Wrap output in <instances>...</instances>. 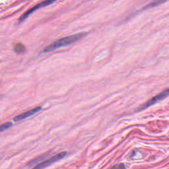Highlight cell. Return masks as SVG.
<instances>
[{
    "label": "cell",
    "mask_w": 169,
    "mask_h": 169,
    "mask_svg": "<svg viewBox=\"0 0 169 169\" xmlns=\"http://www.w3.org/2000/svg\"><path fill=\"white\" fill-rule=\"evenodd\" d=\"M56 1H57V0H46V1H44L41 3L37 4V6H35L34 7L30 9L29 11H27L26 13H25L24 14L20 17L19 22H20V23H22V22H23L30 15L32 14V13L34 11H36L37 10H39V9H41L42 7H46V6L50 5V4H52L53 3H54Z\"/></svg>",
    "instance_id": "7a4b0ae2"
},
{
    "label": "cell",
    "mask_w": 169,
    "mask_h": 169,
    "mask_svg": "<svg viewBox=\"0 0 169 169\" xmlns=\"http://www.w3.org/2000/svg\"><path fill=\"white\" fill-rule=\"evenodd\" d=\"M41 110H42L41 106H37V107H36V108H33L29 111H26V112H23L21 114L16 116L13 118V120H14L15 122L21 121V120H25L26 118L30 117L31 116L38 113Z\"/></svg>",
    "instance_id": "5b68a950"
},
{
    "label": "cell",
    "mask_w": 169,
    "mask_h": 169,
    "mask_svg": "<svg viewBox=\"0 0 169 169\" xmlns=\"http://www.w3.org/2000/svg\"><path fill=\"white\" fill-rule=\"evenodd\" d=\"M12 125L13 124L11 122H7L2 124V125H0V133L7 130L9 128H10L12 126Z\"/></svg>",
    "instance_id": "ba28073f"
},
{
    "label": "cell",
    "mask_w": 169,
    "mask_h": 169,
    "mask_svg": "<svg viewBox=\"0 0 169 169\" xmlns=\"http://www.w3.org/2000/svg\"><path fill=\"white\" fill-rule=\"evenodd\" d=\"M67 155V152L66 151H63V152H61L58 154H57L56 155H54V156L52 157L51 158L48 159L47 160H46L45 161H44L42 163H41L38 164L37 166H35L34 168H46L48 166H50V164L54 163L57 161H60V159H63L65 155Z\"/></svg>",
    "instance_id": "3957f363"
},
{
    "label": "cell",
    "mask_w": 169,
    "mask_h": 169,
    "mask_svg": "<svg viewBox=\"0 0 169 169\" xmlns=\"http://www.w3.org/2000/svg\"><path fill=\"white\" fill-rule=\"evenodd\" d=\"M169 95V88L167 90H164V91L161 92V93H159V95H157V96H155L154 97H153L152 99H150L149 101L147 102L145 104H144L143 105H142L141 106V108H139L138 110H142L145 108H147L149 107L151 105H153V104L157 103L158 101L164 99H165L166 97H167Z\"/></svg>",
    "instance_id": "277c9868"
},
{
    "label": "cell",
    "mask_w": 169,
    "mask_h": 169,
    "mask_svg": "<svg viewBox=\"0 0 169 169\" xmlns=\"http://www.w3.org/2000/svg\"><path fill=\"white\" fill-rule=\"evenodd\" d=\"M114 168H125V167H124L123 164H121V165H116V166H114Z\"/></svg>",
    "instance_id": "9c48e42d"
},
{
    "label": "cell",
    "mask_w": 169,
    "mask_h": 169,
    "mask_svg": "<svg viewBox=\"0 0 169 169\" xmlns=\"http://www.w3.org/2000/svg\"><path fill=\"white\" fill-rule=\"evenodd\" d=\"M168 0H154L152 2H151L149 5L146 7V8H151V7H156L158 6L161 4L167 2Z\"/></svg>",
    "instance_id": "52a82bcc"
},
{
    "label": "cell",
    "mask_w": 169,
    "mask_h": 169,
    "mask_svg": "<svg viewBox=\"0 0 169 169\" xmlns=\"http://www.w3.org/2000/svg\"><path fill=\"white\" fill-rule=\"evenodd\" d=\"M14 50L17 54H21V53L25 52L26 48L24 44L22 43H17L14 47Z\"/></svg>",
    "instance_id": "8992f818"
},
{
    "label": "cell",
    "mask_w": 169,
    "mask_h": 169,
    "mask_svg": "<svg viewBox=\"0 0 169 169\" xmlns=\"http://www.w3.org/2000/svg\"><path fill=\"white\" fill-rule=\"evenodd\" d=\"M87 34L86 33H80L78 34H75L73 35H71L69 37H66L62 38L61 39L57 40V41L52 43L50 45L46 46L43 50V53H47L49 52H52L55 50L56 49H58L61 47L68 46L71 44H73L75 42L79 41L80 39L83 38Z\"/></svg>",
    "instance_id": "6da1fadb"
}]
</instances>
